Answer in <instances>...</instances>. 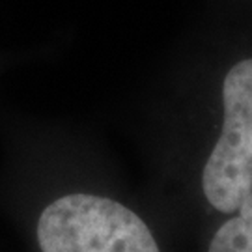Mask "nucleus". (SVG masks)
Returning a JSON list of instances; mask_svg holds the SVG:
<instances>
[{
	"label": "nucleus",
	"mask_w": 252,
	"mask_h": 252,
	"mask_svg": "<svg viewBox=\"0 0 252 252\" xmlns=\"http://www.w3.org/2000/svg\"><path fill=\"white\" fill-rule=\"evenodd\" d=\"M19 204L34 252H161L135 209L95 190L54 183L36 157Z\"/></svg>",
	"instance_id": "obj_1"
},
{
	"label": "nucleus",
	"mask_w": 252,
	"mask_h": 252,
	"mask_svg": "<svg viewBox=\"0 0 252 252\" xmlns=\"http://www.w3.org/2000/svg\"><path fill=\"white\" fill-rule=\"evenodd\" d=\"M224 124L202 172V190L217 211L234 215L252 194V58L222 84Z\"/></svg>",
	"instance_id": "obj_2"
},
{
	"label": "nucleus",
	"mask_w": 252,
	"mask_h": 252,
	"mask_svg": "<svg viewBox=\"0 0 252 252\" xmlns=\"http://www.w3.org/2000/svg\"><path fill=\"white\" fill-rule=\"evenodd\" d=\"M215 232L209 252H252V194Z\"/></svg>",
	"instance_id": "obj_3"
}]
</instances>
